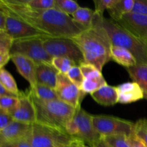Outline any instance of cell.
I'll return each instance as SVG.
<instances>
[{"label": "cell", "instance_id": "cell-13", "mask_svg": "<svg viewBox=\"0 0 147 147\" xmlns=\"http://www.w3.org/2000/svg\"><path fill=\"white\" fill-rule=\"evenodd\" d=\"M79 67L84 77V81L80 89L85 94H91L107 85L101 72L94 65L85 62L80 64Z\"/></svg>", "mask_w": 147, "mask_h": 147}, {"label": "cell", "instance_id": "cell-17", "mask_svg": "<svg viewBox=\"0 0 147 147\" xmlns=\"http://www.w3.org/2000/svg\"><path fill=\"white\" fill-rule=\"evenodd\" d=\"M116 88L119 96L118 103L121 104H129L144 98L143 92L140 86L134 81L122 83Z\"/></svg>", "mask_w": 147, "mask_h": 147}, {"label": "cell", "instance_id": "cell-34", "mask_svg": "<svg viewBox=\"0 0 147 147\" xmlns=\"http://www.w3.org/2000/svg\"><path fill=\"white\" fill-rule=\"evenodd\" d=\"M117 0H94L95 12L98 14H103L105 10L111 8Z\"/></svg>", "mask_w": 147, "mask_h": 147}, {"label": "cell", "instance_id": "cell-7", "mask_svg": "<svg viewBox=\"0 0 147 147\" xmlns=\"http://www.w3.org/2000/svg\"><path fill=\"white\" fill-rule=\"evenodd\" d=\"M43 45L52 57H67L73 60L78 65L85 63L83 53L71 37H42Z\"/></svg>", "mask_w": 147, "mask_h": 147}, {"label": "cell", "instance_id": "cell-31", "mask_svg": "<svg viewBox=\"0 0 147 147\" xmlns=\"http://www.w3.org/2000/svg\"><path fill=\"white\" fill-rule=\"evenodd\" d=\"M109 146L111 147H131L128 138L124 135H114L103 138Z\"/></svg>", "mask_w": 147, "mask_h": 147}, {"label": "cell", "instance_id": "cell-3", "mask_svg": "<svg viewBox=\"0 0 147 147\" xmlns=\"http://www.w3.org/2000/svg\"><path fill=\"white\" fill-rule=\"evenodd\" d=\"M93 24L104 30L112 46L126 49L133 54L138 64L147 65V46L117 22L96 13Z\"/></svg>", "mask_w": 147, "mask_h": 147}, {"label": "cell", "instance_id": "cell-41", "mask_svg": "<svg viewBox=\"0 0 147 147\" xmlns=\"http://www.w3.org/2000/svg\"><path fill=\"white\" fill-rule=\"evenodd\" d=\"M93 147H111V146H109V145L106 143V142L103 140V138H102V139H100L98 143H96V144H95V146Z\"/></svg>", "mask_w": 147, "mask_h": 147}, {"label": "cell", "instance_id": "cell-43", "mask_svg": "<svg viewBox=\"0 0 147 147\" xmlns=\"http://www.w3.org/2000/svg\"><path fill=\"white\" fill-rule=\"evenodd\" d=\"M77 140H78V139H76V140L74 141V142H73L72 144L67 145V146H62V147H77V146H76V142H77Z\"/></svg>", "mask_w": 147, "mask_h": 147}, {"label": "cell", "instance_id": "cell-11", "mask_svg": "<svg viewBox=\"0 0 147 147\" xmlns=\"http://www.w3.org/2000/svg\"><path fill=\"white\" fill-rule=\"evenodd\" d=\"M7 14V22H6L5 31L13 40H22V39L30 38L34 37H47L44 33L36 30L32 26L30 25L25 22L17 18L12 14L9 12L2 5Z\"/></svg>", "mask_w": 147, "mask_h": 147}, {"label": "cell", "instance_id": "cell-20", "mask_svg": "<svg viewBox=\"0 0 147 147\" xmlns=\"http://www.w3.org/2000/svg\"><path fill=\"white\" fill-rule=\"evenodd\" d=\"M128 73L134 82L140 86L144 94V98L147 100V65L137 64L126 68Z\"/></svg>", "mask_w": 147, "mask_h": 147}, {"label": "cell", "instance_id": "cell-37", "mask_svg": "<svg viewBox=\"0 0 147 147\" xmlns=\"http://www.w3.org/2000/svg\"><path fill=\"white\" fill-rule=\"evenodd\" d=\"M131 147H147L144 143L133 132L132 134L127 136Z\"/></svg>", "mask_w": 147, "mask_h": 147}, {"label": "cell", "instance_id": "cell-2", "mask_svg": "<svg viewBox=\"0 0 147 147\" xmlns=\"http://www.w3.org/2000/svg\"><path fill=\"white\" fill-rule=\"evenodd\" d=\"M83 53L86 63L94 65L100 72L111 60V44L104 30L96 24L72 37Z\"/></svg>", "mask_w": 147, "mask_h": 147}, {"label": "cell", "instance_id": "cell-27", "mask_svg": "<svg viewBox=\"0 0 147 147\" xmlns=\"http://www.w3.org/2000/svg\"><path fill=\"white\" fill-rule=\"evenodd\" d=\"M0 84L7 90L20 96V92L13 76L6 69L0 68Z\"/></svg>", "mask_w": 147, "mask_h": 147}, {"label": "cell", "instance_id": "cell-12", "mask_svg": "<svg viewBox=\"0 0 147 147\" xmlns=\"http://www.w3.org/2000/svg\"><path fill=\"white\" fill-rule=\"evenodd\" d=\"M116 22L147 46V16L129 12Z\"/></svg>", "mask_w": 147, "mask_h": 147}, {"label": "cell", "instance_id": "cell-42", "mask_svg": "<svg viewBox=\"0 0 147 147\" xmlns=\"http://www.w3.org/2000/svg\"><path fill=\"white\" fill-rule=\"evenodd\" d=\"M76 146H77V147H91L88 146V145H86V144H85L84 142H82L81 140H79V139H78L77 140V142H76Z\"/></svg>", "mask_w": 147, "mask_h": 147}, {"label": "cell", "instance_id": "cell-35", "mask_svg": "<svg viewBox=\"0 0 147 147\" xmlns=\"http://www.w3.org/2000/svg\"><path fill=\"white\" fill-rule=\"evenodd\" d=\"M131 12L147 16V0H134Z\"/></svg>", "mask_w": 147, "mask_h": 147}, {"label": "cell", "instance_id": "cell-23", "mask_svg": "<svg viewBox=\"0 0 147 147\" xmlns=\"http://www.w3.org/2000/svg\"><path fill=\"white\" fill-rule=\"evenodd\" d=\"M13 39L4 31H0V68H3L11 60Z\"/></svg>", "mask_w": 147, "mask_h": 147}, {"label": "cell", "instance_id": "cell-30", "mask_svg": "<svg viewBox=\"0 0 147 147\" xmlns=\"http://www.w3.org/2000/svg\"><path fill=\"white\" fill-rule=\"evenodd\" d=\"M20 106V98L14 97L0 98V110L11 114Z\"/></svg>", "mask_w": 147, "mask_h": 147}, {"label": "cell", "instance_id": "cell-9", "mask_svg": "<svg viewBox=\"0 0 147 147\" xmlns=\"http://www.w3.org/2000/svg\"><path fill=\"white\" fill-rule=\"evenodd\" d=\"M93 122L95 129L102 138L114 135L129 136L134 132V123L115 116H93Z\"/></svg>", "mask_w": 147, "mask_h": 147}, {"label": "cell", "instance_id": "cell-14", "mask_svg": "<svg viewBox=\"0 0 147 147\" xmlns=\"http://www.w3.org/2000/svg\"><path fill=\"white\" fill-rule=\"evenodd\" d=\"M19 98L20 106L10 115L12 116L14 120L17 121L28 124H33L36 123V110L30 91H21Z\"/></svg>", "mask_w": 147, "mask_h": 147}, {"label": "cell", "instance_id": "cell-33", "mask_svg": "<svg viewBox=\"0 0 147 147\" xmlns=\"http://www.w3.org/2000/svg\"><path fill=\"white\" fill-rule=\"evenodd\" d=\"M66 76L74 84H76L78 87L81 88V86L83 85V81H84V77L82 74V72L79 65L73 66L69 70L68 73L66 74Z\"/></svg>", "mask_w": 147, "mask_h": 147}, {"label": "cell", "instance_id": "cell-38", "mask_svg": "<svg viewBox=\"0 0 147 147\" xmlns=\"http://www.w3.org/2000/svg\"><path fill=\"white\" fill-rule=\"evenodd\" d=\"M0 147H32L27 141L0 143Z\"/></svg>", "mask_w": 147, "mask_h": 147}, {"label": "cell", "instance_id": "cell-5", "mask_svg": "<svg viewBox=\"0 0 147 147\" xmlns=\"http://www.w3.org/2000/svg\"><path fill=\"white\" fill-rule=\"evenodd\" d=\"M65 130L70 136L81 140L91 147L102 139L95 129L93 116L82 109L81 106L76 109L73 119L67 122Z\"/></svg>", "mask_w": 147, "mask_h": 147}, {"label": "cell", "instance_id": "cell-19", "mask_svg": "<svg viewBox=\"0 0 147 147\" xmlns=\"http://www.w3.org/2000/svg\"><path fill=\"white\" fill-rule=\"evenodd\" d=\"M95 101L104 106H111L116 104L119 100L116 87L106 85L90 94Z\"/></svg>", "mask_w": 147, "mask_h": 147}, {"label": "cell", "instance_id": "cell-18", "mask_svg": "<svg viewBox=\"0 0 147 147\" xmlns=\"http://www.w3.org/2000/svg\"><path fill=\"white\" fill-rule=\"evenodd\" d=\"M58 74V70L50 63H43L37 65L36 78L37 84L44 85L55 89Z\"/></svg>", "mask_w": 147, "mask_h": 147}, {"label": "cell", "instance_id": "cell-6", "mask_svg": "<svg viewBox=\"0 0 147 147\" xmlns=\"http://www.w3.org/2000/svg\"><path fill=\"white\" fill-rule=\"evenodd\" d=\"M75 140L65 131L36 122L27 142L32 147H62L72 144Z\"/></svg>", "mask_w": 147, "mask_h": 147}, {"label": "cell", "instance_id": "cell-8", "mask_svg": "<svg viewBox=\"0 0 147 147\" xmlns=\"http://www.w3.org/2000/svg\"><path fill=\"white\" fill-rule=\"evenodd\" d=\"M21 55L31 59L37 65L40 63L52 64L53 58L45 49L42 36L14 40L11 55Z\"/></svg>", "mask_w": 147, "mask_h": 147}, {"label": "cell", "instance_id": "cell-4", "mask_svg": "<svg viewBox=\"0 0 147 147\" xmlns=\"http://www.w3.org/2000/svg\"><path fill=\"white\" fill-rule=\"evenodd\" d=\"M30 96L35 107L36 122L65 131L66 124L73 119L76 108L59 99L42 100L32 96L31 93Z\"/></svg>", "mask_w": 147, "mask_h": 147}, {"label": "cell", "instance_id": "cell-36", "mask_svg": "<svg viewBox=\"0 0 147 147\" xmlns=\"http://www.w3.org/2000/svg\"><path fill=\"white\" fill-rule=\"evenodd\" d=\"M14 121V119L9 113L0 110V130L4 129Z\"/></svg>", "mask_w": 147, "mask_h": 147}, {"label": "cell", "instance_id": "cell-21", "mask_svg": "<svg viewBox=\"0 0 147 147\" xmlns=\"http://www.w3.org/2000/svg\"><path fill=\"white\" fill-rule=\"evenodd\" d=\"M111 60L126 68L137 65V61L131 52L123 47L111 45Z\"/></svg>", "mask_w": 147, "mask_h": 147}, {"label": "cell", "instance_id": "cell-29", "mask_svg": "<svg viewBox=\"0 0 147 147\" xmlns=\"http://www.w3.org/2000/svg\"><path fill=\"white\" fill-rule=\"evenodd\" d=\"M55 8L69 16L73 15L80 7L78 4L73 0H55Z\"/></svg>", "mask_w": 147, "mask_h": 147}, {"label": "cell", "instance_id": "cell-1", "mask_svg": "<svg viewBox=\"0 0 147 147\" xmlns=\"http://www.w3.org/2000/svg\"><path fill=\"white\" fill-rule=\"evenodd\" d=\"M9 12L25 22L47 37H73L86 30L69 16L57 9H32L24 6L13 4L9 0H0Z\"/></svg>", "mask_w": 147, "mask_h": 147}, {"label": "cell", "instance_id": "cell-10", "mask_svg": "<svg viewBox=\"0 0 147 147\" xmlns=\"http://www.w3.org/2000/svg\"><path fill=\"white\" fill-rule=\"evenodd\" d=\"M55 90L59 100L76 109L81 106V101L86 95L65 74L60 73L57 76V84Z\"/></svg>", "mask_w": 147, "mask_h": 147}, {"label": "cell", "instance_id": "cell-40", "mask_svg": "<svg viewBox=\"0 0 147 147\" xmlns=\"http://www.w3.org/2000/svg\"><path fill=\"white\" fill-rule=\"evenodd\" d=\"M14 97V98H19L18 96L14 94V93H11L10 91L7 90L4 86H1L0 84V98L1 97Z\"/></svg>", "mask_w": 147, "mask_h": 147}, {"label": "cell", "instance_id": "cell-32", "mask_svg": "<svg viewBox=\"0 0 147 147\" xmlns=\"http://www.w3.org/2000/svg\"><path fill=\"white\" fill-rule=\"evenodd\" d=\"M134 133L146 144L147 146V119H139L134 123Z\"/></svg>", "mask_w": 147, "mask_h": 147}, {"label": "cell", "instance_id": "cell-16", "mask_svg": "<svg viewBox=\"0 0 147 147\" xmlns=\"http://www.w3.org/2000/svg\"><path fill=\"white\" fill-rule=\"evenodd\" d=\"M11 60L20 74L30 83V88H34L37 84L36 78L37 64L31 59L21 55H12Z\"/></svg>", "mask_w": 147, "mask_h": 147}, {"label": "cell", "instance_id": "cell-24", "mask_svg": "<svg viewBox=\"0 0 147 147\" xmlns=\"http://www.w3.org/2000/svg\"><path fill=\"white\" fill-rule=\"evenodd\" d=\"M95 14V10H92L91 9L87 7H80L71 17L76 22L84 27L85 28L88 29L92 27Z\"/></svg>", "mask_w": 147, "mask_h": 147}, {"label": "cell", "instance_id": "cell-22", "mask_svg": "<svg viewBox=\"0 0 147 147\" xmlns=\"http://www.w3.org/2000/svg\"><path fill=\"white\" fill-rule=\"evenodd\" d=\"M134 4V0H117L113 7L108 10L112 20L118 22L125 14L131 12Z\"/></svg>", "mask_w": 147, "mask_h": 147}, {"label": "cell", "instance_id": "cell-25", "mask_svg": "<svg viewBox=\"0 0 147 147\" xmlns=\"http://www.w3.org/2000/svg\"><path fill=\"white\" fill-rule=\"evenodd\" d=\"M13 4L24 6L32 9H47L55 7V0H9Z\"/></svg>", "mask_w": 147, "mask_h": 147}, {"label": "cell", "instance_id": "cell-26", "mask_svg": "<svg viewBox=\"0 0 147 147\" xmlns=\"http://www.w3.org/2000/svg\"><path fill=\"white\" fill-rule=\"evenodd\" d=\"M30 92L40 100H53L58 99L55 90L44 85L37 84L34 88H30Z\"/></svg>", "mask_w": 147, "mask_h": 147}, {"label": "cell", "instance_id": "cell-15", "mask_svg": "<svg viewBox=\"0 0 147 147\" xmlns=\"http://www.w3.org/2000/svg\"><path fill=\"white\" fill-rule=\"evenodd\" d=\"M32 124L14 121L9 126L0 130V143L28 141Z\"/></svg>", "mask_w": 147, "mask_h": 147}, {"label": "cell", "instance_id": "cell-39", "mask_svg": "<svg viewBox=\"0 0 147 147\" xmlns=\"http://www.w3.org/2000/svg\"><path fill=\"white\" fill-rule=\"evenodd\" d=\"M6 22H7V14L4 8L0 6V31H5Z\"/></svg>", "mask_w": 147, "mask_h": 147}, {"label": "cell", "instance_id": "cell-28", "mask_svg": "<svg viewBox=\"0 0 147 147\" xmlns=\"http://www.w3.org/2000/svg\"><path fill=\"white\" fill-rule=\"evenodd\" d=\"M52 65L58 70L59 73L67 74L69 70L75 65H78L73 60L67 57H57L53 58Z\"/></svg>", "mask_w": 147, "mask_h": 147}]
</instances>
